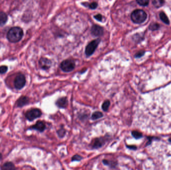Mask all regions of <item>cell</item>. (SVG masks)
<instances>
[{
	"instance_id": "1",
	"label": "cell",
	"mask_w": 171,
	"mask_h": 170,
	"mask_svg": "<svg viewBox=\"0 0 171 170\" xmlns=\"http://www.w3.org/2000/svg\"><path fill=\"white\" fill-rule=\"evenodd\" d=\"M24 35L23 31L18 27L12 28L7 33V39L10 42L17 43L22 39Z\"/></svg>"
},
{
	"instance_id": "2",
	"label": "cell",
	"mask_w": 171,
	"mask_h": 170,
	"mask_svg": "<svg viewBox=\"0 0 171 170\" xmlns=\"http://www.w3.org/2000/svg\"><path fill=\"white\" fill-rule=\"evenodd\" d=\"M131 18L133 22L137 24H140L144 22L147 18L146 13L142 10H136L132 12Z\"/></svg>"
},
{
	"instance_id": "3",
	"label": "cell",
	"mask_w": 171,
	"mask_h": 170,
	"mask_svg": "<svg viewBox=\"0 0 171 170\" xmlns=\"http://www.w3.org/2000/svg\"><path fill=\"white\" fill-rule=\"evenodd\" d=\"M101 42L100 39H94L88 44L85 48V54L87 56H90L93 54Z\"/></svg>"
},
{
	"instance_id": "4",
	"label": "cell",
	"mask_w": 171,
	"mask_h": 170,
	"mask_svg": "<svg viewBox=\"0 0 171 170\" xmlns=\"http://www.w3.org/2000/svg\"><path fill=\"white\" fill-rule=\"evenodd\" d=\"M75 63L72 59H66L62 62L60 68L64 72H69L72 71L75 68Z\"/></svg>"
},
{
	"instance_id": "5",
	"label": "cell",
	"mask_w": 171,
	"mask_h": 170,
	"mask_svg": "<svg viewBox=\"0 0 171 170\" xmlns=\"http://www.w3.org/2000/svg\"><path fill=\"white\" fill-rule=\"evenodd\" d=\"M26 83V79L25 76L22 73L18 74L15 78L14 84L15 88L17 90H21L24 87Z\"/></svg>"
},
{
	"instance_id": "6",
	"label": "cell",
	"mask_w": 171,
	"mask_h": 170,
	"mask_svg": "<svg viewBox=\"0 0 171 170\" xmlns=\"http://www.w3.org/2000/svg\"><path fill=\"white\" fill-rule=\"evenodd\" d=\"M42 112L41 110L38 108H33L27 111L25 116L29 121H33L36 119L39 118L42 116Z\"/></svg>"
},
{
	"instance_id": "7",
	"label": "cell",
	"mask_w": 171,
	"mask_h": 170,
	"mask_svg": "<svg viewBox=\"0 0 171 170\" xmlns=\"http://www.w3.org/2000/svg\"><path fill=\"white\" fill-rule=\"evenodd\" d=\"M106 141H107V138L106 137L96 138L93 139L92 141L91 146L93 149H99L101 148L105 144Z\"/></svg>"
},
{
	"instance_id": "8",
	"label": "cell",
	"mask_w": 171,
	"mask_h": 170,
	"mask_svg": "<svg viewBox=\"0 0 171 170\" xmlns=\"http://www.w3.org/2000/svg\"><path fill=\"white\" fill-rule=\"evenodd\" d=\"M40 67L43 70H47L50 69L52 63L50 59L46 57H42L39 61Z\"/></svg>"
},
{
	"instance_id": "9",
	"label": "cell",
	"mask_w": 171,
	"mask_h": 170,
	"mask_svg": "<svg viewBox=\"0 0 171 170\" xmlns=\"http://www.w3.org/2000/svg\"><path fill=\"white\" fill-rule=\"evenodd\" d=\"M46 128V126L45 122H43L42 121H38L36 122V123L35 125L29 128V129L35 130L40 132H43L45 131Z\"/></svg>"
},
{
	"instance_id": "10",
	"label": "cell",
	"mask_w": 171,
	"mask_h": 170,
	"mask_svg": "<svg viewBox=\"0 0 171 170\" xmlns=\"http://www.w3.org/2000/svg\"><path fill=\"white\" fill-rule=\"evenodd\" d=\"M91 33L95 37H101L104 34V29L101 26L94 24L91 28Z\"/></svg>"
},
{
	"instance_id": "11",
	"label": "cell",
	"mask_w": 171,
	"mask_h": 170,
	"mask_svg": "<svg viewBox=\"0 0 171 170\" xmlns=\"http://www.w3.org/2000/svg\"><path fill=\"white\" fill-rule=\"evenodd\" d=\"M68 104V101L66 97L59 98L56 101V105L60 108H65Z\"/></svg>"
},
{
	"instance_id": "12",
	"label": "cell",
	"mask_w": 171,
	"mask_h": 170,
	"mask_svg": "<svg viewBox=\"0 0 171 170\" xmlns=\"http://www.w3.org/2000/svg\"><path fill=\"white\" fill-rule=\"evenodd\" d=\"M29 103V98L27 96H23L17 100L16 105L18 107H23Z\"/></svg>"
},
{
	"instance_id": "13",
	"label": "cell",
	"mask_w": 171,
	"mask_h": 170,
	"mask_svg": "<svg viewBox=\"0 0 171 170\" xmlns=\"http://www.w3.org/2000/svg\"><path fill=\"white\" fill-rule=\"evenodd\" d=\"M1 169L2 170H15V169H16V168L15 167V165L13 163L11 162H6L3 165V166Z\"/></svg>"
},
{
	"instance_id": "14",
	"label": "cell",
	"mask_w": 171,
	"mask_h": 170,
	"mask_svg": "<svg viewBox=\"0 0 171 170\" xmlns=\"http://www.w3.org/2000/svg\"><path fill=\"white\" fill-rule=\"evenodd\" d=\"M8 20V16L6 13L0 12V27L5 24Z\"/></svg>"
},
{
	"instance_id": "15",
	"label": "cell",
	"mask_w": 171,
	"mask_h": 170,
	"mask_svg": "<svg viewBox=\"0 0 171 170\" xmlns=\"http://www.w3.org/2000/svg\"><path fill=\"white\" fill-rule=\"evenodd\" d=\"M165 3V0H152V4L155 7L159 8L162 7Z\"/></svg>"
},
{
	"instance_id": "16",
	"label": "cell",
	"mask_w": 171,
	"mask_h": 170,
	"mask_svg": "<svg viewBox=\"0 0 171 170\" xmlns=\"http://www.w3.org/2000/svg\"><path fill=\"white\" fill-rule=\"evenodd\" d=\"M159 16H160V19L162 20L163 22H164L166 24H170L169 19L168 18L167 16L166 15L165 13L164 12H161L160 13Z\"/></svg>"
},
{
	"instance_id": "17",
	"label": "cell",
	"mask_w": 171,
	"mask_h": 170,
	"mask_svg": "<svg viewBox=\"0 0 171 170\" xmlns=\"http://www.w3.org/2000/svg\"><path fill=\"white\" fill-rule=\"evenodd\" d=\"M102 162L105 165H106V166H108L110 167L113 168H115L116 166L117 165V163H116L115 162L109 161V160H106V159L103 160Z\"/></svg>"
},
{
	"instance_id": "18",
	"label": "cell",
	"mask_w": 171,
	"mask_h": 170,
	"mask_svg": "<svg viewBox=\"0 0 171 170\" xmlns=\"http://www.w3.org/2000/svg\"><path fill=\"white\" fill-rule=\"evenodd\" d=\"M103 114L100 111H96L92 115L91 118L92 120H97L103 117Z\"/></svg>"
},
{
	"instance_id": "19",
	"label": "cell",
	"mask_w": 171,
	"mask_h": 170,
	"mask_svg": "<svg viewBox=\"0 0 171 170\" xmlns=\"http://www.w3.org/2000/svg\"><path fill=\"white\" fill-rule=\"evenodd\" d=\"M110 101L109 100H106L104 102L102 106V108L103 110L104 111H107L109 109V108L110 107Z\"/></svg>"
},
{
	"instance_id": "20",
	"label": "cell",
	"mask_w": 171,
	"mask_h": 170,
	"mask_svg": "<svg viewBox=\"0 0 171 170\" xmlns=\"http://www.w3.org/2000/svg\"><path fill=\"white\" fill-rule=\"evenodd\" d=\"M159 28H160V25L158 23H152L149 26V29L152 31L159 30Z\"/></svg>"
},
{
	"instance_id": "21",
	"label": "cell",
	"mask_w": 171,
	"mask_h": 170,
	"mask_svg": "<svg viewBox=\"0 0 171 170\" xmlns=\"http://www.w3.org/2000/svg\"><path fill=\"white\" fill-rule=\"evenodd\" d=\"M136 1L140 6L146 7L149 5L150 0H136Z\"/></svg>"
},
{
	"instance_id": "22",
	"label": "cell",
	"mask_w": 171,
	"mask_h": 170,
	"mask_svg": "<svg viewBox=\"0 0 171 170\" xmlns=\"http://www.w3.org/2000/svg\"><path fill=\"white\" fill-rule=\"evenodd\" d=\"M66 131L65 129H64L63 128H61L60 129L58 130L57 131V134H58V136L60 138H63L66 135Z\"/></svg>"
},
{
	"instance_id": "23",
	"label": "cell",
	"mask_w": 171,
	"mask_h": 170,
	"mask_svg": "<svg viewBox=\"0 0 171 170\" xmlns=\"http://www.w3.org/2000/svg\"><path fill=\"white\" fill-rule=\"evenodd\" d=\"M132 135L136 139L141 138L143 136L141 132L137 131H132Z\"/></svg>"
},
{
	"instance_id": "24",
	"label": "cell",
	"mask_w": 171,
	"mask_h": 170,
	"mask_svg": "<svg viewBox=\"0 0 171 170\" xmlns=\"http://www.w3.org/2000/svg\"><path fill=\"white\" fill-rule=\"evenodd\" d=\"M8 68L6 65H2L0 67V74H5L8 71Z\"/></svg>"
},
{
	"instance_id": "25",
	"label": "cell",
	"mask_w": 171,
	"mask_h": 170,
	"mask_svg": "<svg viewBox=\"0 0 171 170\" xmlns=\"http://www.w3.org/2000/svg\"><path fill=\"white\" fill-rule=\"evenodd\" d=\"M83 159V157L82 156L76 154L72 158V161H80L81 160Z\"/></svg>"
},
{
	"instance_id": "26",
	"label": "cell",
	"mask_w": 171,
	"mask_h": 170,
	"mask_svg": "<svg viewBox=\"0 0 171 170\" xmlns=\"http://www.w3.org/2000/svg\"><path fill=\"white\" fill-rule=\"evenodd\" d=\"M90 9L94 10L96 9L98 7V4H97L96 2H93L91 4H89L88 5Z\"/></svg>"
},
{
	"instance_id": "27",
	"label": "cell",
	"mask_w": 171,
	"mask_h": 170,
	"mask_svg": "<svg viewBox=\"0 0 171 170\" xmlns=\"http://www.w3.org/2000/svg\"><path fill=\"white\" fill-rule=\"evenodd\" d=\"M145 51H143V50L140 51V52H137V53L135 54V57H136V58H140V57H142V56H144V54H145Z\"/></svg>"
},
{
	"instance_id": "28",
	"label": "cell",
	"mask_w": 171,
	"mask_h": 170,
	"mask_svg": "<svg viewBox=\"0 0 171 170\" xmlns=\"http://www.w3.org/2000/svg\"><path fill=\"white\" fill-rule=\"evenodd\" d=\"M94 18L99 22H101L102 20V16L101 14H97V15L94 16Z\"/></svg>"
},
{
	"instance_id": "29",
	"label": "cell",
	"mask_w": 171,
	"mask_h": 170,
	"mask_svg": "<svg viewBox=\"0 0 171 170\" xmlns=\"http://www.w3.org/2000/svg\"><path fill=\"white\" fill-rule=\"evenodd\" d=\"M127 147L130 149H132V150H136V149H137V147L135 146H128V145H127Z\"/></svg>"
},
{
	"instance_id": "30",
	"label": "cell",
	"mask_w": 171,
	"mask_h": 170,
	"mask_svg": "<svg viewBox=\"0 0 171 170\" xmlns=\"http://www.w3.org/2000/svg\"><path fill=\"white\" fill-rule=\"evenodd\" d=\"M2 157H3V156H2V154L0 153V161L1 160V159H2Z\"/></svg>"
},
{
	"instance_id": "31",
	"label": "cell",
	"mask_w": 171,
	"mask_h": 170,
	"mask_svg": "<svg viewBox=\"0 0 171 170\" xmlns=\"http://www.w3.org/2000/svg\"><path fill=\"white\" fill-rule=\"evenodd\" d=\"M170 141H171V140H170Z\"/></svg>"
},
{
	"instance_id": "32",
	"label": "cell",
	"mask_w": 171,
	"mask_h": 170,
	"mask_svg": "<svg viewBox=\"0 0 171 170\" xmlns=\"http://www.w3.org/2000/svg\"></svg>"
}]
</instances>
